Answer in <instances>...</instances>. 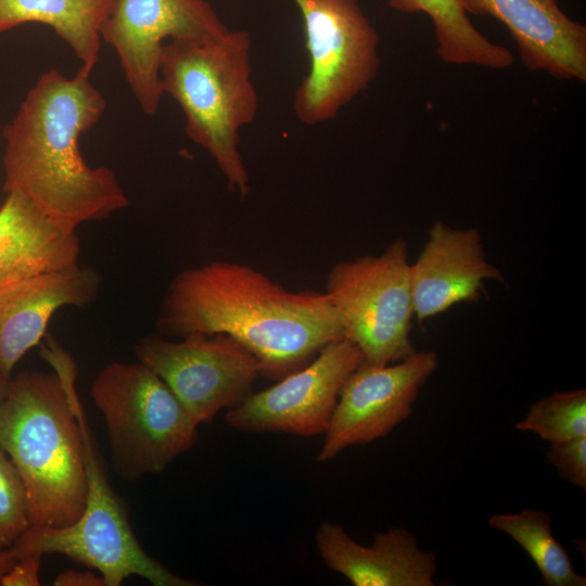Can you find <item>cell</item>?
<instances>
[{
    "mask_svg": "<svg viewBox=\"0 0 586 586\" xmlns=\"http://www.w3.org/2000/svg\"><path fill=\"white\" fill-rule=\"evenodd\" d=\"M488 524L514 539L530 556L547 586H585L564 547L553 537L550 517L540 510L494 514Z\"/></svg>",
    "mask_w": 586,
    "mask_h": 586,
    "instance_id": "cell-20",
    "label": "cell"
},
{
    "mask_svg": "<svg viewBox=\"0 0 586 586\" xmlns=\"http://www.w3.org/2000/svg\"><path fill=\"white\" fill-rule=\"evenodd\" d=\"M438 365L434 351L415 352L388 365L361 362L343 385L331 416L319 462L386 436L408 419L421 387Z\"/></svg>",
    "mask_w": 586,
    "mask_h": 586,
    "instance_id": "cell-12",
    "label": "cell"
},
{
    "mask_svg": "<svg viewBox=\"0 0 586 586\" xmlns=\"http://www.w3.org/2000/svg\"><path fill=\"white\" fill-rule=\"evenodd\" d=\"M42 555L28 553L18 558L14 565L1 578L2 586H38L40 585V566Z\"/></svg>",
    "mask_w": 586,
    "mask_h": 586,
    "instance_id": "cell-24",
    "label": "cell"
},
{
    "mask_svg": "<svg viewBox=\"0 0 586 586\" xmlns=\"http://www.w3.org/2000/svg\"><path fill=\"white\" fill-rule=\"evenodd\" d=\"M318 553L326 566L355 586H432L434 552L419 548L407 530L378 533L371 545L352 538L343 525L324 521L315 533Z\"/></svg>",
    "mask_w": 586,
    "mask_h": 586,
    "instance_id": "cell-16",
    "label": "cell"
},
{
    "mask_svg": "<svg viewBox=\"0 0 586 586\" xmlns=\"http://www.w3.org/2000/svg\"><path fill=\"white\" fill-rule=\"evenodd\" d=\"M2 166V156H1V133H0V169Z\"/></svg>",
    "mask_w": 586,
    "mask_h": 586,
    "instance_id": "cell-28",
    "label": "cell"
},
{
    "mask_svg": "<svg viewBox=\"0 0 586 586\" xmlns=\"http://www.w3.org/2000/svg\"><path fill=\"white\" fill-rule=\"evenodd\" d=\"M90 395L105 422L114 468L124 479L163 471L198 441L199 424L168 385L138 360L104 366Z\"/></svg>",
    "mask_w": 586,
    "mask_h": 586,
    "instance_id": "cell-6",
    "label": "cell"
},
{
    "mask_svg": "<svg viewBox=\"0 0 586 586\" xmlns=\"http://www.w3.org/2000/svg\"><path fill=\"white\" fill-rule=\"evenodd\" d=\"M251 50L246 30L176 39L164 43L160 67L163 92L181 107L187 136L211 155L229 190L241 198L250 192V177L240 131L258 112Z\"/></svg>",
    "mask_w": 586,
    "mask_h": 586,
    "instance_id": "cell-4",
    "label": "cell"
},
{
    "mask_svg": "<svg viewBox=\"0 0 586 586\" xmlns=\"http://www.w3.org/2000/svg\"><path fill=\"white\" fill-rule=\"evenodd\" d=\"M515 428L550 444L586 436V391L557 392L537 400Z\"/></svg>",
    "mask_w": 586,
    "mask_h": 586,
    "instance_id": "cell-21",
    "label": "cell"
},
{
    "mask_svg": "<svg viewBox=\"0 0 586 586\" xmlns=\"http://www.w3.org/2000/svg\"><path fill=\"white\" fill-rule=\"evenodd\" d=\"M409 267L408 245L396 239L383 253L341 262L328 275L324 293L362 362L394 364L416 352Z\"/></svg>",
    "mask_w": 586,
    "mask_h": 586,
    "instance_id": "cell-7",
    "label": "cell"
},
{
    "mask_svg": "<svg viewBox=\"0 0 586 586\" xmlns=\"http://www.w3.org/2000/svg\"><path fill=\"white\" fill-rule=\"evenodd\" d=\"M390 7L403 13L430 16L437 54L449 64H475L500 69L513 64L509 49L489 41L471 23L460 0H390Z\"/></svg>",
    "mask_w": 586,
    "mask_h": 586,
    "instance_id": "cell-19",
    "label": "cell"
},
{
    "mask_svg": "<svg viewBox=\"0 0 586 586\" xmlns=\"http://www.w3.org/2000/svg\"><path fill=\"white\" fill-rule=\"evenodd\" d=\"M100 286L99 272L78 265L0 288V372L11 377L17 361L46 335L52 316L63 307L89 305Z\"/></svg>",
    "mask_w": 586,
    "mask_h": 586,
    "instance_id": "cell-15",
    "label": "cell"
},
{
    "mask_svg": "<svg viewBox=\"0 0 586 586\" xmlns=\"http://www.w3.org/2000/svg\"><path fill=\"white\" fill-rule=\"evenodd\" d=\"M304 23L307 74L294 112L307 126L333 119L365 91L380 67L379 36L358 0H293Z\"/></svg>",
    "mask_w": 586,
    "mask_h": 586,
    "instance_id": "cell-8",
    "label": "cell"
},
{
    "mask_svg": "<svg viewBox=\"0 0 586 586\" xmlns=\"http://www.w3.org/2000/svg\"><path fill=\"white\" fill-rule=\"evenodd\" d=\"M55 586H106L101 574L91 571L66 570L60 573L54 582Z\"/></svg>",
    "mask_w": 586,
    "mask_h": 586,
    "instance_id": "cell-25",
    "label": "cell"
},
{
    "mask_svg": "<svg viewBox=\"0 0 586 586\" xmlns=\"http://www.w3.org/2000/svg\"><path fill=\"white\" fill-rule=\"evenodd\" d=\"M0 206V288L79 265L76 230L58 222L20 192Z\"/></svg>",
    "mask_w": 586,
    "mask_h": 586,
    "instance_id": "cell-17",
    "label": "cell"
},
{
    "mask_svg": "<svg viewBox=\"0 0 586 586\" xmlns=\"http://www.w3.org/2000/svg\"><path fill=\"white\" fill-rule=\"evenodd\" d=\"M228 30L205 0H116L100 35L116 51L140 109L153 115L164 94L160 77L164 41L215 38Z\"/></svg>",
    "mask_w": 586,
    "mask_h": 586,
    "instance_id": "cell-10",
    "label": "cell"
},
{
    "mask_svg": "<svg viewBox=\"0 0 586 586\" xmlns=\"http://www.w3.org/2000/svg\"><path fill=\"white\" fill-rule=\"evenodd\" d=\"M546 457L563 480L586 489V436L550 444Z\"/></svg>",
    "mask_w": 586,
    "mask_h": 586,
    "instance_id": "cell-23",
    "label": "cell"
},
{
    "mask_svg": "<svg viewBox=\"0 0 586 586\" xmlns=\"http://www.w3.org/2000/svg\"><path fill=\"white\" fill-rule=\"evenodd\" d=\"M11 380H12L11 377H7L0 372V404L5 398L9 392Z\"/></svg>",
    "mask_w": 586,
    "mask_h": 586,
    "instance_id": "cell-27",
    "label": "cell"
},
{
    "mask_svg": "<svg viewBox=\"0 0 586 586\" xmlns=\"http://www.w3.org/2000/svg\"><path fill=\"white\" fill-rule=\"evenodd\" d=\"M133 351L137 360L168 385L199 425L241 403L260 375L253 354L225 333H193L179 341L143 336Z\"/></svg>",
    "mask_w": 586,
    "mask_h": 586,
    "instance_id": "cell-9",
    "label": "cell"
},
{
    "mask_svg": "<svg viewBox=\"0 0 586 586\" xmlns=\"http://www.w3.org/2000/svg\"><path fill=\"white\" fill-rule=\"evenodd\" d=\"M49 364L65 380L81 426L87 498L80 518L63 527L30 525L12 546L20 558L28 553L62 555L97 570L106 586L140 576L154 586H193L196 581L176 575L151 557L131 528L125 504L114 492L99 460L86 412L76 390L77 368L67 351L54 353Z\"/></svg>",
    "mask_w": 586,
    "mask_h": 586,
    "instance_id": "cell-5",
    "label": "cell"
},
{
    "mask_svg": "<svg viewBox=\"0 0 586 586\" xmlns=\"http://www.w3.org/2000/svg\"><path fill=\"white\" fill-rule=\"evenodd\" d=\"M116 0H0V35L20 25L49 26L75 53L80 69L90 73L101 47V26Z\"/></svg>",
    "mask_w": 586,
    "mask_h": 586,
    "instance_id": "cell-18",
    "label": "cell"
},
{
    "mask_svg": "<svg viewBox=\"0 0 586 586\" xmlns=\"http://www.w3.org/2000/svg\"><path fill=\"white\" fill-rule=\"evenodd\" d=\"M17 560L18 558L12 548L0 550V585L3 575L14 565Z\"/></svg>",
    "mask_w": 586,
    "mask_h": 586,
    "instance_id": "cell-26",
    "label": "cell"
},
{
    "mask_svg": "<svg viewBox=\"0 0 586 586\" xmlns=\"http://www.w3.org/2000/svg\"><path fill=\"white\" fill-rule=\"evenodd\" d=\"M30 525L24 484L0 447V550L11 548Z\"/></svg>",
    "mask_w": 586,
    "mask_h": 586,
    "instance_id": "cell-22",
    "label": "cell"
},
{
    "mask_svg": "<svg viewBox=\"0 0 586 586\" xmlns=\"http://www.w3.org/2000/svg\"><path fill=\"white\" fill-rule=\"evenodd\" d=\"M160 333H225L256 358L260 375L278 381L344 337L324 292L289 291L252 266L216 260L179 272L156 320Z\"/></svg>",
    "mask_w": 586,
    "mask_h": 586,
    "instance_id": "cell-1",
    "label": "cell"
},
{
    "mask_svg": "<svg viewBox=\"0 0 586 586\" xmlns=\"http://www.w3.org/2000/svg\"><path fill=\"white\" fill-rule=\"evenodd\" d=\"M415 317L423 322L457 304L473 302L487 280L502 281L491 264L476 228L455 229L436 220L409 267Z\"/></svg>",
    "mask_w": 586,
    "mask_h": 586,
    "instance_id": "cell-13",
    "label": "cell"
},
{
    "mask_svg": "<svg viewBox=\"0 0 586 586\" xmlns=\"http://www.w3.org/2000/svg\"><path fill=\"white\" fill-rule=\"evenodd\" d=\"M0 447L24 484L30 524L63 527L81 515L87 475L81 426L64 378L24 371L0 404Z\"/></svg>",
    "mask_w": 586,
    "mask_h": 586,
    "instance_id": "cell-3",
    "label": "cell"
},
{
    "mask_svg": "<svg viewBox=\"0 0 586 586\" xmlns=\"http://www.w3.org/2000/svg\"><path fill=\"white\" fill-rule=\"evenodd\" d=\"M90 75L80 68L73 77L44 72L2 131L4 191L22 193L74 230L129 204L115 171L89 166L79 149L106 109Z\"/></svg>",
    "mask_w": 586,
    "mask_h": 586,
    "instance_id": "cell-2",
    "label": "cell"
},
{
    "mask_svg": "<svg viewBox=\"0 0 586 586\" xmlns=\"http://www.w3.org/2000/svg\"><path fill=\"white\" fill-rule=\"evenodd\" d=\"M464 11L501 22L531 71L558 79L586 80V27L570 18L558 0H460Z\"/></svg>",
    "mask_w": 586,
    "mask_h": 586,
    "instance_id": "cell-14",
    "label": "cell"
},
{
    "mask_svg": "<svg viewBox=\"0 0 586 586\" xmlns=\"http://www.w3.org/2000/svg\"><path fill=\"white\" fill-rule=\"evenodd\" d=\"M361 362L356 345L334 341L298 370L227 409L226 422L244 433L323 434L343 385Z\"/></svg>",
    "mask_w": 586,
    "mask_h": 586,
    "instance_id": "cell-11",
    "label": "cell"
}]
</instances>
